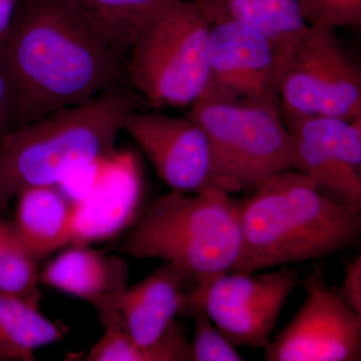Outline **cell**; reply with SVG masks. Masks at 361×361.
Segmentation results:
<instances>
[{"label": "cell", "instance_id": "obj_1", "mask_svg": "<svg viewBox=\"0 0 361 361\" xmlns=\"http://www.w3.org/2000/svg\"><path fill=\"white\" fill-rule=\"evenodd\" d=\"M13 129L125 85V59L75 0H20L0 35Z\"/></svg>", "mask_w": 361, "mask_h": 361}, {"label": "cell", "instance_id": "obj_2", "mask_svg": "<svg viewBox=\"0 0 361 361\" xmlns=\"http://www.w3.org/2000/svg\"><path fill=\"white\" fill-rule=\"evenodd\" d=\"M360 213L295 170L278 173L240 203L241 250L232 271L258 272L341 253L360 238Z\"/></svg>", "mask_w": 361, "mask_h": 361}, {"label": "cell", "instance_id": "obj_3", "mask_svg": "<svg viewBox=\"0 0 361 361\" xmlns=\"http://www.w3.org/2000/svg\"><path fill=\"white\" fill-rule=\"evenodd\" d=\"M142 97L125 85L9 130L0 139V213L27 189L59 186L75 169L115 153Z\"/></svg>", "mask_w": 361, "mask_h": 361}, {"label": "cell", "instance_id": "obj_4", "mask_svg": "<svg viewBox=\"0 0 361 361\" xmlns=\"http://www.w3.org/2000/svg\"><path fill=\"white\" fill-rule=\"evenodd\" d=\"M240 203L219 187L172 191L158 197L116 247L135 259L174 265L188 282L208 281L232 271L241 250Z\"/></svg>", "mask_w": 361, "mask_h": 361}, {"label": "cell", "instance_id": "obj_5", "mask_svg": "<svg viewBox=\"0 0 361 361\" xmlns=\"http://www.w3.org/2000/svg\"><path fill=\"white\" fill-rule=\"evenodd\" d=\"M210 25L197 0H168L135 35L125 58L133 90L157 109L192 106L205 94Z\"/></svg>", "mask_w": 361, "mask_h": 361}, {"label": "cell", "instance_id": "obj_6", "mask_svg": "<svg viewBox=\"0 0 361 361\" xmlns=\"http://www.w3.org/2000/svg\"><path fill=\"white\" fill-rule=\"evenodd\" d=\"M189 118L205 133L213 184L228 194L254 191L294 170L293 142L281 111L254 104L199 99Z\"/></svg>", "mask_w": 361, "mask_h": 361}, {"label": "cell", "instance_id": "obj_7", "mask_svg": "<svg viewBox=\"0 0 361 361\" xmlns=\"http://www.w3.org/2000/svg\"><path fill=\"white\" fill-rule=\"evenodd\" d=\"M284 121L329 116L351 121L361 115V70L336 30L308 26L285 66L279 87Z\"/></svg>", "mask_w": 361, "mask_h": 361}, {"label": "cell", "instance_id": "obj_8", "mask_svg": "<svg viewBox=\"0 0 361 361\" xmlns=\"http://www.w3.org/2000/svg\"><path fill=\"white\" fill-rule=\"evenodd\" d=\"M197 1L210 25V68L201 99L280 111L279 87L286 63L274 42L208 0Z\"/></svg>", "mask_w": 361, "mask_h": 361}, {"label": "cell", "instance_id": "obj_9", "mask_svg": "<svg viewBox=\"0 0 361 361\" xmlns=\"http://www.w3.org/2000/svg\"><path fill=\"white\" fill-rule=\"evenodd\" d=\"M299 282L300 270L288 266L271 272L230 271L194 284L180 315L197 306L235 346L265 349Z\"/></svg>", "mask_w": 361, "mask_h": 361}, {"label": "cell", "instance_id": "obj_10", "mask_svg": "<svg viewBox=\"0 0 361 361\" xmlns=\"http://www.w3.org/2000/svg\"><path fill=\"white\" fill-rule=\"evenodd\" d=\"M305 300L290 322L264 349L267 361H360L361 315L325 283L315 266L304 282Z\"/></svg>", "mask_w": 361, "mask_h": 361}, {"label": "cell", "instance_id": "obj_11", "mask_svg": "<svg viewBox=\"0 0 361 361\" xmlns=\"http://www.w3.org/2000/svg\"><path fill=\"white\" fill-rule=\"evenodd\" d=\"M122 130L137 142L172 191L195 193L215 186L205 133L189 116L137 110L126 116Z\"/></svg>", "mask_w": 361, "mask_h": 361}, {"label": "cell", "instance_id": "obj_12", "mask_svg": "<svg viewBox=\"0 0 361 361\" xmlns=\"http://www.w3.org/2000/svg\"><path fill=\"white\" fill-rule=\"evenodd\" d=\"M144 186L137 158L116 151L94 190L75 203V229L71 244L89 245L120 234L140 216Z\"/></svg>", "mask_w": 361, "mask_h": 361}, {"label": "cell", "instance_id": "obj_13", "mask_svg": "<svg viewBox=\"0 0 361 361\" xmlns=\"http://www.w3.org/2000/svg\"><path fill=\"white\" fill-rule=\"evenodd\" d=\"M186 282L178 268L164 263L139 283L90 304L99 322L116 318L133 341L147 345L160 338L180 315L186 300Z\"/></svg>", "mask_w": 361, "mask_h": 361}, {"label": "cell", "instance_id": "obj_14", "mask_svg": "<svg viewBox=\"0 0 361 361\" xmlns=\"http://www.w3.org/2000/svg\"><path fill=\"white\" fill-rule=\"evenodd\" d=\"M129 267L116 254L73 245L39 272V285L84 299L90 304L128 287Z\"/></svg>", "mask_w": 361, "mask_h": 361}, {"label": "cell", "instance_id": "obj_15", "mask_svg": "<svg viewBox=\"0 0 361 361\" xmlns=\"http://www.w3.org/2000/svg\"><path fill=\"white\" fill-rule=\"evenodd\" d=\"M16 200L14 230L37 260L71 244L75 229V203L58 186L25 190Z\"/></svg>", "mask_w": 361, "mask_h": 361}, {"label": "cell", "instance_id": "obj_16", "mask_svg": "<svg viewBox=\"0 0 361 361\" xmlns=\"http://www.w3.org/2000/svg\"><path fill=\"white\" fill-rule=\"evenodd\" d=\"M294 149V170L334 200L361 210L360 172L339 158L315 133L297 120L284 121Z\"/></svg>", "mask_w": 361, "mask_h": 361}, {"label": "cell", "instance_id": "obj_17", "mask_svg": "<svg viewBox=\"0 0 361 361\" xmlns=\"http://www.w3.org/2000/svg\"><path fill=\"white\" fill-rule=\"evenodd\" d=\"M68 329L23 297L0 292V360H35L37 349L63 341Z\"/></svg>", "mask_w": 361, "mask_h": 361}, {"label": "cell", "instance_id": "obj_18", "mask_svg": "<svg viewBox=\"0 0 361 361\" xmlns=\"http://www.w3.org/2000/svg\"><path fill=\"white\" fill-rule=\"evenodd\" d=\"M226 16L269 37L288 63L307 30L298 0H208Z\"/></svg>", "mask_w": 361, "mask_h": 361}, {"label": "cell", "instance_id": "obj_19", "mask_svg": "<svg viewBox=\"0 0 361 361\" xmlns=\"http://www.w3.org/2000/svg\"><path fill=\"white\" fill-rule=\"evenodd\" d=\"M101 323L104 334L85 360L191 361V345L178 322H173L160 338L147 345L133 341L116 318L108 317Z\"/></svg>", "mask_w": 361, "mask_h": 361}, {"label": "cell", "instance_id": "obj_20", "mask_svg": "<svg viewBox=\"0 0 361 361\" xmlns=\"http://www.w3.org/2000/svg\"><path fill=\"white\" fill-rule=\"evenodd\" d=\"M125 59L140 28L168 0H75Z\"/></svg>", "mask_w": 361, "mask_h": 361}, {"label": "cell", "instance_id": "obj_21", "mask_svg": "<svg viewBox=\"0 0 361 361\" xmlns=\"http://www.w3.org/2000/svg\"><path fill=\"white\" fill-rule=\"evenodd\" d=\"M37 261L18 238L13 221L0 216V292L40 306Z\"/></svg>", "mask_w": 361, "mask_h": 361}, {"label": "cell", "instance_id": "obj_22", "mask_svg": "<svg viewBox=\"0 0 361 361\" xmlns=\"http://www.w3.org/2000/svg\"><path fill=\"white\" fill-rule=\"evenodd\" d=\"M292 120L302 123L339 158L360 172L361 115L356 116L351 121L329 116H303Z\"/></svg>", "mask_w": 361, "mask_h": 361}, {"label": "cell", "instance_id": "obj_23", "mask_svg": "<svg viewBox=\"0 0 361 361\" xmlns=\"http://www.w3.org/2000/svg\"><path fill=\"white\" fill-rule=\"evenodd\" d=\"M194 322V336L191 345V361H242L236 346L214 324L205 311L191 306L180 313Z\"/></svg>", "mask_w": 361, "mask_h": 361}, {"label": "cell", "instance_id": "obj_24", "mask_svg": "<svg viewBox=\"0 0 361 361\" xmlns=\"http://www.w3.org/2000/svg\"><path fill=\"white\" fill-rule=\"evenodd\" d=\"M304 20L311 26H360L361 0H298Z\"/></svg>", "mask_w": 361, "mask_h": 361}, {"label": "cell", "instance_id": "obj_25", "mask_svg": "<svg viewBox=\"0 0 361 361\" xmlns=\"http://www.w3.org/2000/svg\"><path fill=\"white\" fill-rule=\"evenodd\" d=\"M339 299L361 315V256H356L353 260L349 261L344 267V279L339 291L337 292Z\"/></svg>", "mask_w": 361, "mask_h": 361}, {"label": "cell", "instance_id": "obj_26", "mask_svg": "<svg viewBox=\"0 0 361 361\" xmlns=\"http://www.w3.org/2000/svg\"><path fill=\"white\" fill-rule=\"evenodd\" d=\"M13 129V101L6 78L0 71V139Z\"/></svg>", "mask_w": 361, "mask_h": 361}, {"label": "cell", "instance_id": "obj_27", "mask_svg": "<svg viewBox=\"0 0 361 361\" xmlns=\"http://www.w3.org/2000/svg\"><path fill=\"white\" fill-rule=\"evenodd\" d=\"M20 0H0V35L6 32L13 20Z\"/></svg>", "mask_w": 361, "mask_h": 361}, {"label": "cell", "instance_id": "obj_28", "mask_svg": "<svg viewBox=\"0 0 361 361\" xmlns=\"http://www.w3.org/2000/svg\"><path fill=\"white\" fill-rule=\"evenodd\" d=\"M0 361H1V360H0Z\"/></svg>", "mask_w": 361, "mask_h": 361}]
</instances>
